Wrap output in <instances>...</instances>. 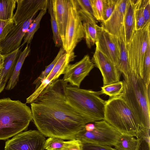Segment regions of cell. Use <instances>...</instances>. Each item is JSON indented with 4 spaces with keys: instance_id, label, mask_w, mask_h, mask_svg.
Returning <instances> with one entry per match:
<instances>
[{
    "instance_id": "1",
    "label": "cell",
    "mask_w": 150,
    "mask_h": 150,
    "mask_svg": "<svg viewBox=\"0 0 150 150\" xmlns=\"http://www.w3.org/2000/svg\"><path fill=\"white\" fill-rule=\"evenodd\" d=\"M67 85L62 79L53 81L30 103L32 120L45 137L75 139L77 133L91 123L67 101Z\"/></svg>"
},
{
    "instance_id": "2",
    "label": "cell",
    "mask_w": 150,
    "mask_h": 150,
    "mask_svg": "<svg viewBox=\"0 0 150 150\" xmlns=\"http://www.w3.org/2000/svg\"><path fill=\"white\" fill-rule=\"evenodd\" d=\"M123 77V90L120 96L136 118L141 130L149 134L150 87H146L138 75L129 73Z\"/></svg>"
},
{
    "instance_id": "3",
    "label": "cell",
    "mask_w": 150,
    "mask_h": 150,
    "mask_svg": "<svg viewBox=\"0 0 150 150\" xmlns=\"http://www.w3.org/2000/svg\"><path fill=\"white\" fill-rule=\"evenodd\" d=\"M32 120L31 109L26 104L9 98L0 99V140L27 129Z\"/></svg>"
},
{
    "instance_id": "4",
    "label": "cell",
    "mask_w": 150,
    "mask_h": 150,
    "mask_svg": "<svg viewBox=\"0 0 150 150\" xmlns=\"http://www.w3.org/2000/svg\"><path fill=\"white\" fill-rule=\"evenodd\" d=\"M65 94L69 104L90 122L104 120L106 101L100 96L103 95L101 91H95L67 85Z\"/></svg>"
},
{
    "instance_id": "5",
    "label": "cell",
    "mask_w": 150,
    "mask_h": 150,
    "mask_svg": "<svg viewBox=\"0 0 150 150\" xmlns=\"http://www.w3.org/2000/svg\"><path fill=\"white\" fill-rule=\"evenodd\" d=\"M104 120L121 133L137 138L141 130L136 118L120 96L110 98L105 101Z\"/></svg>"
},
{
    "instance_id": "6",
    "label": "cell",
    "mask_w": 150,
    "mask_h": 150,
    "mask_svg": "<svg viewBox=\"0 0 150 150\" xmlns=\"http://www.w3.org/2000/svg\"><path fill=\"white\" fill-rule=\"evenodd\" d=\"M150 22L142 29L135 30L129 43L126 45L128 59V73L142 77L144 60L150 43Z\"/></svg>"
},
{
    "instance_id": "7",
    "label": "cell",
    "mask_w": 150,
    "mask_h": 150,
    "mask_svg": "<svg viewBox=\"0 0 150 150\" xmlns=\"http://www.w3.org/2000/svg\"><path fill=\"white\" fill-rule=\"evenodd\" d=\"M94 127L91 130L84 127L78 132L75 139L82 143L114 146L121 134L105 120L94 122Z\"/></svg>"
},
{
    "instance_id": "8",
    "label": "cell",
    "mask_w": 150,
    "mask_h": 150,
    "mask_svg": "<svg viewBox=\"0 0 150 150\" xmlns=\"http://www.w3.org/2000/svg\"><path fill=\"white\" fill-rule=\"evenodd\" d=\"M84 38L82 22L75 0H71L64 40L62 47L66 53L74 55L73 51L75 47Z\"/></svg>"
},
{
    "instance_id": "9",
    "label": "cell",
    "mask_w": 150,
    "mask_h": 150,
    "mask_svg": "<svg viewBox=\"0 0 150 150\" xmlns=\"http://www.w3.org/2000/svg\"><path fill=\"white\" fill-rule=\"evenodd\" d=\"M45 137L38 130L21 132L5 142L4 150H43Z\"/></svg>"
},
{
    "instance_id": "10",
    "label": "cell",
    "mask_w": 150,
    "mask_h": 150,
    "mask_svg": "<svg viewBox=\"0 0 150 150\" xmlns=\"http://www.w3.org/2000/svg\"><path fill=\"white\" fill-rule=\"evenodd\" d=\"M96 49L106 56L115 65L119 59L120 50L118 38L96 24Z\"/></svg>"
},
{
    "instance_id": "11",
    "label": "cell",
    "mask_w": 150,
    "mask_h": 150,
    "mask_svg": "<svg viewBox=\"0 0 150 150\" xmlns=\"http://www.w3.org/2000/svg\"><path fill=\"white\" fill-rule=\"evenodd\" d=\"M94 67L89 55H85L79 61L67 66L62 79L71 86L79 88L82 81Z\"/></svg>"
},
{
    "instance_id": "12",
    "label": "cell",
    "mask_w": 150,
    "mask_h": 150,
    "mask_svg": "<svg viewBox=\"0 0 150 150\" xmlns=\"http://www.w3.org/2000/svg\"><path fill=\"white\" fill-rule=\"evenodd\" d=\"M36 15L14 24L5 40L0 44V52L7 54L18 48Z\"/></svg>"
},
{
    "instance_id": "13",
    "label": "cell",
    "mask_w": 150,
    "mask_h": 150,
    "mask_svg": "<svg viewBox=\"0 0 150 150\" xmlns=\"http://www.w3.org/2000/svg\"><path fill=\"white\" fill-rule=\"evenodd\" d=\"M92 61L100 70L103 77V86L120 81L121 73L116 66L105 55L96 49Z\"/></svg>"
},
{
    "instance_id": "14",
    "label": "cell",
    "mask_w": 150,
    "mask_h": 150,
    "mask_svg": "<svg viewBox=\"0 0 150 150\" xmlns=\"http://www.w3.org/2000/svg\"><path fill=\"white\" fill-rule=\"evenodd\" d=\"M127 0H117L112 14L101 26L108 33L117 38L124 37L123 23Z\"/></svg>"
},
{
    "instance_id": "15",
    "label": "cell",
    "mask_w": 150,
    "mask_h": 150,
    "mask_svg": "<svg viewBox=\"0 0 150 150\" xmlns=\"http://www.w3.org/2000/svg\"><path fill=\"white\" fill-rule=\"evenodd\" d=\"M74 55H71L66 52L59 58L51 71L46 78L41 82L38 87L27 99L30 103L36 99L45 88L51 83L58 79L64 74L67 66L74 60Z\"/></svg>"
},
{
    "instance_id": "16",
    "label": "cell",
    "mask_w": 150,
    "mask_h": 150,
    "mask_svg": "<svg viewBox=\"0 0 150 150\" xmlns=\"http://www.w3.org/2000/svg\"><path fill=\"white\" fill-rule=\"evenodd\" d=\"M49 0H16L17 7L14 15V24L36 15L39 11L47 8Z\"/></svg>"
},
{
    "instance_id": "17",
    "label": "cell",
    "mask_w": 150,
    "mask_h": 150,
    "mask_svg": "<svg viewBox=\"0 0 150 150\" xmlns=\"http://www.w3.org/2000/svg\"><path fill=\"white\" fill-rule=\"evenodd\" d=\"M54 13L62 44L64 40L71 0H52Z\"/></svg>"
},
{
    "instance_id": "18",
    "label": "cell",
    "mask_w": 150,
    "mask_h": 150,
    "mask_svg": "<svg viewBox=\"0 0 150 150\" xmlns=\"http://www.w3.org/2000/svg\"><path fill=\"white\" fill-rule=\"evenodd\" d=\"M137 0H127L124 18L125 43L129 44L135 30V11Z\"/></svg>"
},
{
    "instance_id": "19",
    "label": "cell",
    "mask_w": 150,
    "mask_h": 150,
    "mask_svg": "<svg viewBox=\"0 0 150 150\" xmlns=\"http://www.w3.org/2000/svg\"><path fill=\"white\" fill-rule=\"evenodd\" d=\"M20 47L16 50L3 54L4 63L0 75V82L6 83L13 71L21 49Z\"/></svg>"
},
{
    "instance_id": "20",
    "label": "cell",
    "mask_w": 150,
    "mask_h": 150,
    "mask_svg": "<svg viewBox=\"0 0 150 150\" xmlns=\"http://www.w3.org/2000/svg\"><path fill=\"white\" fill-rule=\"evenodd\" d=\"M82 21L86 45L91 48L95 43L97 39L96 27L97 21L94 18L85 16H80Z\"/></svg>"
},
{
    "instance_id": "21",
    "label": "cell",
    "mask_w": 150,
    "mask_h": 150,
    "mask_svg": "<svg viewBox=\"0 0 150 150\" xmlns=\"http://www.w3.org/2000/svg\"><path fill=\"white\" fill-rule=\"evenodd\" d=\"M30 50V46L27 45L24 50L20 52L13 71L5 87L6 90L12 89L16 85L18 81L21 70Z\"/></svg>"
},
{
    "instance_id": "22",
    "label": "cell",
    "mask_w": 150,
    "mask_h": 150,
    "mask_svg": "<svg viewBox=\"0 0 150 150\" xmlns=\"http://www.w3.org/2000/svg\"><path fill=\"white\" fill-rule=\"evenodd\" d=\"M139 139L126 134L121 133L114 146L116 150H136Z\"/></svg>"
},
{
    "instance_id": "23",
    "label": "cell",
    "mask_w": 150,
    "mask_h": 150,
    "mask_svg": "<svg viewBox=\"0 0 150 150\" xmlns=\"http://www.w3.org/2000/svg\"><path fill=\"white\" fill-rule=\"evenodd\" d=\"M117 38L120 47V55L116 67L120 72L122 74L123 77H125L128 75V71L127 50L123 36L121 35Z\"/></svg>"
},
{
    "instance_id": "24",
    "label": "cell",
    "mask_w": 150,
    "mask_h": 150,
    "mask_svg": "<svg viewBox=\"0 0 150 150\" xmlns=\"http://www.w3.org/2000/svg\"><path fill=\"white\" fill-rule=\"evenodd\" d=\"M47 9L45 8L40 11L36 17L34 19L24 37L23 42L20 46L21 48L25 43L28 45L31 43L35 33L39 28L40 21L46 13Z\"/></svg>"
},
{
    "instance_id": "25",
    "label": "cell",
    "mask_w": 150,
    "mask_h": 150,
    "mask_svg": "<svg viewBox=\"0 0 150 150\" xmlns=\"http://www.w3.org/2000/svg\"><path fill=\"white\" fill-rule=\"evenodd\" d=\"M16 0H0V19L13 18Z\"/></svg>"
},
{
    "instance_id": "26",
    "label": "cell",
    "mask_w": 150,
    "mask_h": 150,
    "mask_svg": "<svg viewBox=\"0 0 150 150\" xmlns=\"http://www.w3.org/2000/svg\"><path fill=\"white\" fill-rule=\"evenodd\" d=\"M47 8L51 17V22L53 33L52 38L55 47L62 46V42L60 35L54 15L52 0H49Z\"/></svg>"
},
{
    "instance_id": "27",
    "label": "cell",
    "mask_w": 150,
    "mask_h": 150,
    "mask_svg": "<svg viewBox=\"0 0 150 150\" xmlns=\"http://www.w3.org/2000/svg\"><path fill=\"white\" fill-rule=\"evenodd\" d=\"M101 90L103 94L108 96L110 97L120 96L123 90L122 81H120L103 86Z\"/></svg>"
},
{
    "instance_id": "28",
    "label": "cell",
    "mask_w": 150,
    "mask_h": 150,
    "mask_svg": "<svg viewBox=\"0 0 150 150\" xmlns=\"http://www.w3.org/2000/svg\"><path fill=\"white\" fill-rule=\"evenodd\" d=\"M65 52L62 47H61L53 61L49 65L45 67L44 70L42 71L40 75L34 81L33 84L35 85V89L38 87L42 81L46 78L59 58Z\"/></svg>"
},
{
    "instance_id": "29",
    "label": "cell",
    "mask_w": 150,
    "mask_h": 150,
    "mask_svg": "<svg viewBox=\"0 0 150 150\" xmlns=\"http://www.w3.org/2000/svg\"><path fill=\"white\" fill-rule=\"evenodd\" d=\"M141 78L147 88L150 83V43L148 45L142 67Z\"/></svg>"
},
{
    "instance_id": "30",
    "label": "cell",
    "mask_w": 150,
    "mask_h": 150,
    "mask_svg": "<svg viewBox=\"0 0 150 150\" xmlns=\"http://www.w3.org/2000/svg\"><path fill=\"white\" fill-rule=\"evenodd\" d=\"M135 30L142 29L147 23H146L144 18L141 0H137L135 11Z\"/></svg>"
},
{
    "instance_id": "31",
    "label": "cell",
    "mask_w": 150,
    "mask_h": 150,
    "mask_svg": "<svg viewBox=\"0 0 150 150\" xmlns=\"http://www.w3.org/2000/svg\"><path fill=\"white\" fill-rule=\"evenodd\" d=\"M93 16L97 20L103 21V9L105 0H91Z\"/></svg>"
},
{
    "instance_id": "32",
    "label": "cell",
    "mask_w": 150,
    "mask_h": 150,
    "mask_svg": "<svg viewBox=\"0 0 150 150\" xmlns=\"http://www.w3.org/2000/svg\"><path fill=\"white\" fill-rule=\"evenodd\" d=\"M65 141L58 138L50 137L46 139L44 145V149L46 150H60Z\"/></svg>"
},
{
    "instance_id": "33",
    "label": "cell",
    "mask_w": 150,
    "mask_h": 150,
    "mask_svg": "<svg viewBox=\"0 0 150 150\" xmlns=\"http://www.w3.org/2000/svg\"><path fill=\"white\" fill-rule=\"evenodd\" d=\"M14 25L13 19H0V44L6 39Z\"/></svg>"
},
{
    "instance_id": "34",
    "label": "cell",
    "mask_w": 150,
    "mask_h": 150,
    "mask_svg": "<svg viewBox=\"0 0 150 150\" xmlns=\"http://www.w3.org/2000/svg\"><path fill=\"white\" fill-rule=\"evenodd\" d=\"M117 0H105L103 9V21L107 20L112 13Z\"/></svg>"
},
{
    "instance_id": "35",
    "label": "cell",
    "mask_w": 150,
    "mask_h": 150,
    "mask_svg": "<svg viewBox=\"0 0 150 150\" xmlns=\"http://www.w3.org/2000/svg\"><path fill=\"white\" fill-rule=\"evenodd\" d=\"M82 143L79 140L74 139L65 141L60 150H82Z\"/></svg>"
},
{
    "instance_id": "36",
    "label": "cell",
    "mask_w": 150,
    "mask_h": 150,
    "mask_svg": "<svg viewBox=\"0 0 150 150\" xmlns=\"http://www.w3.org/2000/svg\"><path fill=\"white\" fill-rule=\"evenodd\" d=\"M82 150H116L108 146L100 144L82 143Z\"/></svg>"
},
{
    "instance_id": "37",
    "label": "cell",
    "mask_w": 150,
    "mask_h": 150,
    "mask_svg": "<svg viewBox=\"0 0 150 150\" xmlns=\"http://www.w3.org/2000/svg\"><path fill=\"white\" fill-rule=\"evenodd\" d=\"M138 138L139 142L136 150H150L149 136H142Z\"/></svg>"
},
{
    "instance_id": "38",
    "label": "cell",
    "mask_w": 150,
    "mask_h": 150,
    "mask_svg": "<svg viewBox=\"0 0 150 150\" xmlns=\"http://www.w3.org/2000/svg\"><path fill=\"white\" fill-rule=\"evenodd\" d=\"M141 4L145 22H150V0H141Z\"/></svg>"
},
{
    "instance_id": "39",
    "label": "cell",
    "mask_w": 150,
    "mask_h": 150,
    "mask_svg": "<svg viewBox=\"0 0 150 150\" xmlns=\"http://www.w3.org/2000/svg\"><path fill=\"white\" fill-rule=\"evenodd\" d=\"M4 58V55L1 54L0 52V66L3 65Z\"/></svg>"
},
{
    "instance_id": "40",
    "label": "cell",
    "mask_w": 150,
    "mask_h": 150,
    "mask_svg": "<svg viewBox=\"0 0 150 150\" xmlns=\"http://www.w3.org/2000/svg\"><path fill=\"white\" fill-rule=\"evenodd\" d=\"M6 84V83L0 82V93H1L5 88Z\"/></svg>"
},
{
    "instance_id": "41",
    "label": "cell",
    "mask_w": 150,
    "mask_h": 150,
    "mask_svg": "<svg viewBox=\"0 0 150 150\" xmlns=\"http://www.w3.org/2000/svg\"><path fill=\"white\" fill-rule=\"evenodd\" d=\"M3 65L0 66V74H1V69L2 67H3Z\"/></svg>"
},
{
    "instance_id": "42",
    "label": "cell",
    "mask_w": 150,
    "mask_h": 150,
    "mask_svg": "<svg viewBox=\"0 0 150 150\" xmlns=\"http://www.w3.org/2000/svg\"><path fill=\"white\" fill-rule=\"evenodd\" d=\"M1 47H0V52L1 51Z\"/></svg>"
}]
</instances>
